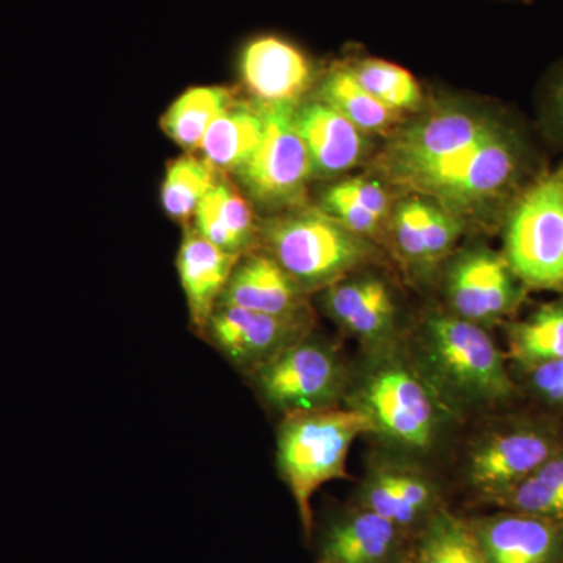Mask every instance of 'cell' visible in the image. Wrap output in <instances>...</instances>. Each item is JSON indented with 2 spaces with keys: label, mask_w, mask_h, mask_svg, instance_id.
<instances>
[{
  "label": "cell",
  "mask_w": 563,
  "mask_h": 563,
  "mask_svg": "<svg viewBox=\"0 0 563 563\" xmlns=\"http://www.w3.org/2000/svg\"><path fill=\"white\" fill-rule=\"evenodd\" d=\"M544 168L517 120L472 150L426 163L388 184L468 221L503 222L515 199Z\"/></svg>",
  "instance_id": "6da1fadb"
},
{
  "label": "cell",
  "mask_w": 563,
  "mask_h": 563,
  "mask_svg": "<svg viewBox=\"0 0 563 563\" xmlns=\"http://www.w3.org/2000/svg\"><path fill=\"white\" fill-rule=\"evenodd\" d=\"M258 247L306 292L331 287L358 272L374 255L368 240L309 203L263 218Z\"/></svg>",
  "instance_id": "7a4b0ae2"
},
{
  "label": "cell",
  "mask_w": 563,
  "mask_h": 563,
  "mask_svg": "<svg viewBox=\"0 0 563 563\" xmlns=\"http://www.w3.org/2000/svg\"><path fill=\"white\" fill-rule=\"evenodd\" d=\"M361 409H324L287 415L277 433V462L290 488L307 536L312 532V498L321 485L346 476L352 443L373 431Z\"/></svg>",
  "instance_id": "3957f363"
},
{
  "label": "cell",
  "mask_w": 563,
  "mask_h": 563,
  "mask_svg": "<svg viewBox=\"0 0 563 563\" xmlns=\"http://www.w3.org/2000/svg\"><path fill=\"white\" fill-rule=\"evenodd\" d=\"M420 361L440 395L457 404L499 401L512 393L503 355L477 322L432 314L422 324Z\"/></svg>",
  "instance_id": "277c9868"
},
{
  "label": "cell",
  "mask_w": 563,
  "mask_h": 563,
  "mask_svg": "<svg viewBox=\"0 0 563 563\" xmlns=\"http://www.w3.org/2000/svg\"><path fill=\"white\" fill-rule=\"evenodd\" d=\"M503 229V255L518 282L533 290H563V158L515 199Z\"/></svg>",
  "instance_id": "5b68a950"
},
{
  "label": "cell",
  "mask_w": 563,
  "mask_h": 563,
  "mask_svg": "<svg viewBox=\"0 0 563 563\" xmlns=\"http://www.w3.org/2000/svg\"><path fill=\"white\" fill-rule=\"evenodd\" d=\"M396 128L379 158L385 179L472 150L501 132L515 118L501 109L465 101H442Z\"/></svg>",
  "instance_id": "8992f818"
},
{
  "label": "cell",
  "mask_w": 563,
  "mask_h": 563,
  "mask_svg": "<svg viewBox=\"0 0 563 563\" xmlns=\"http://www.w3.org/2000/svg\"><path fill=\"white\" fill-rule=\"evenodd\" d=\"M258 106L265 117V135L261 146L232 179L252 207L266 218L306 206L312 174L306 146L296 128L298 106Z\"/></svg>",
  "instance_id": "52a82bcc"
},
{
  "label": "cell",
  "mask_w": 563,
  "mask_h": 563,
  "mask_svg": "<svg viewBox=\"0 0 563 563\" xmlns=\"http://www.w3.org/2000/svg\"><path fill=\"white\" fill-rule=\"evenodd\" d=\"M250 379L262 401L287 417L331 409L342 391L344 373L335 352L307 335Z\"/></svg>",
  "instance_id": "ba28073f"
},
{
  "label": "cell",
  "mask_w": 563,
  "mask_h": 563,
  "mask_svg": "<svg viewBox=\"0 0 563 563\" xmlns=\"http://www.w3.org/2000/svg\"><path fill=\"white\" fill-rule=\"evenodd\" d=\"M310 313L277 317L218 303L199 339L247 376L309 335Z\"/></svg>",
  "instance_id": "9c48e42d"
},
{
  "label": "cell",
  "mask_w": 563,
  "mask_h": 563,
  "mask_svg": "<svg viewBox=\"0 0 563 563\" xmlns=\"http://www.w3.org/2000/svg\"><path fill=\"white\" fill-rule=\"evenodd\" d=\"M361 410L368 415L374 429L404 446L422 450L435 435L437 409L431 390L420 377L396 363L368 377Z\"/></svg>",
  "instance_id": "30bf717a"
},
{
  "label": "cell",
  "mask_w": 563,
  "mask_h": 563,
  "mask_svg": "<svg viewBox=\"0 0 563 563\" xmlns=\"http://www.w3.org/2000/svg\"><path fill=\"white\" fill-rule=\"evenodd\" d=\"M236 69L251 101L299 106L317 84V68L309 52L276 32L244 40L236 54Z\"/></svg>",
  "instance_id": "8fae6325"
},
{
  "label": "cell",
  "mask_w": 563,
  "mask_h": 563,
  "mask_svg": "<svg viewBox=\"0 0 563 563\" xmlns=\"http://www.w3.org/2000/svg\"><path fill=\"white\" fill-rule=\"evenodd\" d=\"M520 285L504 255L490 247L463 252L446 277L448 299L454 314L477 324L512 312L521 299Z\"/></svg>",
  "instance_id": "7c38bea8"
},
{
  "label": "cell",
  "mask_w": 563,
  "mask_h": 563,
  "mask_svg": "<svg viewBox=\"0 0 563 563\" xmlns=\"http://www.w3.org/2000/svg\"><path fill=\"white\" fill-rule=\"evenodd\" d=\"M296 128L306 146L312 180H336L368 155L369 135L328 103L310 99L296 107Z\"/></svg>",
  "instance_id": "4fadbf2b"
},
{
  "label": "cell",
  "mask_w": 563,
  "mask_h": 563,
  "mask_svg": "<svg viewBox=\"0 0 563 563\" xmlns=\"http://www.w3.org/2000/svg\"><path fill=\"white\" fill-rule=\"evenodd\" d=\"M307 295L268 252L257 247L239 258L220 303L292 317L310 313Z\"/></svg>",
  "instance_id": "5bb4252c"
},
{
  "label": "cell",
  "mask_w": 563,
  "mask_h": 563,
  "mask_svg": "<svg viewBox=\"0 0 563 563\" xmlns=\"http://www.w3.org/2000/svg\"><path fill=\"white\" fill-rule=\"evenodd\" d=\"M324 312L363 343L387 339L396 325L398 307L390 287L372 274L347 276L324 288Z\"/></svg>",
  "instance_id": "9a60e30c"
},
{
  "label": "cell",
  "mask_w": 563,
  "mask_h": 563,
  "mask_svg": "<svg viewBox=\"0 0 563 563\" xmlns=\"http://www.w3.org/2000/svg\"><path fill=\"white\" fill-rule=\"evenodd\" d=\"M240 257L242 255L229 254L207 242L190 224L185 225L176 268L196 335L201 336L207 321L220 303Z\"/></svg>",
  "instance_id": "2e32d148"
},
{
  "label": "cell",
  "mask_w": 563,
  "mask_h": 563,
  "mask_svg": "<svg viewBox=\"0 0 563 563\" xmlns=\"http://www.w3.org/2000/svg\"><path fill=\"white\" fill-rule=\"evenodd\" d=\"M551 443L537 432L503 433L477 446L470 457V483L476 490L510 492L551 459Z\"/></svg>",
  "instance_id": "e0dca14e"
},
{
  "label": "cell",
  "mask_w": 563,
  "mask_h": 563,
  "mask_svg": "<svg viewBox=\"0 0 563 563\" xmlns=\"http://www.w3.org/2000/svg\"><path fill=\"white\" fill-rule=\"evenodd\" d=\"M472 526L488 563H554L561 554V532L544 518L498 515Z\"/></svg>",
  "instance_id": "ac0fdd59"
},
{
  "label": "cell",
  "mask_w": 563,
  "mask_h": 563,
  "mask_svg": "<svg viewBox=\"0 0 563 563\" xmlns=\"http://www.w3.org/2000/svg\"><path fill=\"white\" fill-rule=\"evenodd\" d=\"M190 225L207 242L229 254L243 255L258 247L261 221L250 199L228 174L220 173L192 214Z\"/></svg>",
  "instance_id": "d6986e66"
},
{
  "label": "cell",
  "mask_w": 563,
  "mask_h": 563,
  "mask_svg": "<svg viewBox=\"0 0 563 563\" xmlns=\"http://www.w3.org/2000/svg\"><path fill=\"white\" fill-rule=\"evenodd\" d=\"M265 129L261 106L239 98L210 125L198 155L218 173L235 176L261 146Z\"/></svg>",
  "instance_id": "ffe728a7"
},
{
  "label": "cell",
  "mask_w": 563,
  "mask_h": 563,
  "mask_svg": "<svg viewBox=\"0 0 563 563\" xmlns=\"http://www.w3.org/2000/svg\"><path fill=\"white\" fill-rule=\"evenodd\" d=\"M401 528L368 509L346 515L322 539V561L391 563L401 543Z\"/></svg>",
  "instance_id": "44dd1931"
},
{
  "label": "cell",
  "mask_w": 563,
  "mask_h": 563,
  "mask_svg": "<svg viewBox=\"0 0 563 563\" xmlns=\"http://www.w3.org/2000/svg\"><path fill=\"white\" fill-rule=\"evenodd\" d=\"M236 99V91L224 85L188 88L163 113L162 131L185 154H198L210 125Z\"/></svg>",
  "instance_id": "7402d4cb"
},
{
  "label": "cell",
  "mask_w": 563,
  "mask_h": 563,
  "mask_svg": "<svg viewBox=\"0 0 563 563\" xmlns=\"http://www.w3.org/2000/svg\"><path fill=\"white\" fill-rule=\"evenodd\" d=\"M314 99L328 103L368 135L398 128L402 117L369 95L355 79L346 60L335 62L325 70L318 81Z\"/></svg>",
  "instance_id": "603a6c76"
},
{
  "label": "cell",
  "mask_w": 563,
  "mask_h": 563,
  "mask_svg": "<svg viewBox=\"0 0 563 563\" xmlns=\"http://www.w3.org/2000/svg\"><path fill=\"white\" fill-rule=\"evenodd\" d=\"M435 504L432 485L417 474L380 472L363 492V509L380 515L398 528L417 525L431 514Z\"/></svg>",
  "instance_id": "cb8c5ba5"
},
{
  "label": "cell",
  "mask_w": 563,
  "mask_h": 563,
  "mask_svg": "<svg viewBox=\"0 0 563 563\" xmlns=\"http://www.w3.org/2000/svg\"><path fill=\"white\" fill-rule=\"evenodd\" d=\"M412 563H488L472 523L450 512H435L426 521Z\"/></svg>",
  "instance_id": "d4e9b609"
},
{
  "label": "cell",
  "mask_w": 563,
  "mask_h": 563,
  "mask_svg": "<svg viewBox=\"0 0 563 563\" xmlns=\"http://www.w3.org/2000/svg\"><path fill=\"white\" fill-rule=\"evenodd\" d=\"M220 173L198 154H184L166 166L161 201L169 220L181 228L190 224L199 203L211 190Z\"/></svg>",
  "instance_id": "484cf974"
},
{
  "label": "cell",
  "mask_w": 563,
  "mask_h": 563,
  "mask_svg": "<svg viewBox=\"0 0 563 563\" xmlns=\"http://www.w3.org/2000/svg\"><path fill=\"white\" fill-rule=\"evenodd\" d=\"M358 84L396 113H417L422 109L424 96L410 70L383 58H346Z\"/></svg>",
  "instance_id": "4316f807"
},
{
  "label": "cell",
  "mask_w": 563,
  "mask_h": 563,
  "mask_svg": "<svg viewBox=\"0 0 563 563\" xmlns=\"http://www.w3.org/2000/svg\"><path fill=\"white\" fill-rule=\"evenodd\" d=\"M510 343L515 357L526 363L561 361L563 358V306L550 303L537 310L528 320L514 325Z\"/></svg>",
  "instance_id": "83f0119b"
},
{
  "label": "cell",
  "mask_w": 563,
  "mask_h": 563,
  "mask_svg": "<svg viewBox=\"0 0 563 563\" xmlns=\"http://www.w3.org/2000/svg\"><path fill=\"white\" fill-rule=\"evenodd\" d=\"M509 501L521 514L548 521H563V457L550 459L509 492Z\"/></svg>",
  "instance_id": "f1b7e54d"
},
{
  "label": "cell",
  "mask_w": 563,
  "mask_h": 563,
  "mask_svg": "<svg viewBox=\"0 0 563 563\" xmlns=\"http://www.w3.org/2000/svg\"><path fill=\"white\" fill-rule=\"evenodd\" d=\"M466 222L439 203L424 198L422 206V243L424 265L439 262L461 239Z\"/></svg>",
  "instance_id": "f546056e"
},
{
  "label": "cell",
  "mask_w": 563,
  "mask_h": 563,
  "mask_svg": "<svg viewBox=\"0 0 563 563\" xmlns=\"http://www.w3.org/2000/svg\"><path fill=\"white\" fill-rule=\"evenodd\" d=\"M422 206L424 198L406 195L393 206L390 221L396 247L406 261L424 265V243H422Z\"/></svg>",
  "instance_id": "4dcf8cb0"
},
{
  "label": "cell",
  "mask_w": 563,
  "mask_h": 563,
  "mask_svg": "<svg viewBox=\"0 0 563 563\" xmlns=\"http://www.w3.org/2000/svg\"><path fill=\"white\" fill-rule=\"evenodd\" d=\"M325 190L346 201L357 203L363 209L383 218L384 221L390 218L391 195L380 180L372 177H346V179L332 181Z\"/></svg>",
  "instance_id": "1f68e13d"
},
{
  "label": "cell",
  "mask_w": 563,
  "mask_h": 563,
  "mask_svg": "<svg viewBox=\"0 0 563 563\" xmlns=\"http://www.w3.org/2000/svg\"><path fill=\"white\" fill-rule=\"evenodd\" d=\"M320 209L325 213L331 214L333 220L339 221L344 228L350 229L351 232L357 233L363 239L376 235L383 228V218L372 213L357 203L346 201L340 196L332 195L331 191L322 190L320 195Z\"/></svg>",
  "instance_id": "d6a6232c"
},
{
  "label": "cell",
  "mask_w": 563,
  "mask_h": 563,
  "mask_svg": "<svg viewBox=\"0 0 563 563\" xmlns=\"http://www.w3.org/2000/svg\"><path fill=\"white\" fill-rule=\"evenodd\" d=\"M540 114L544 133L563 150V63L547 81Z\"/></svg>",
  "instance_id": "836d02e7"
},
{
  "label": "cell",
  "mask_w": 563,
  "mask_h": 563,
  "mask_svg": "<svg viewBox=\"0 0 563 563\" xmlns=\"http://www.w3.org/2000/svg\"><path fill=\"white\" fill-rule=\"evenodd\" d=\"M533 387L550 401H563V358L539 363L532 373Z\"/></svg>",
  "instance_id": "e575fe53"
},
{
  "label": "cell",
  "mask_w": 563,
  "mask_h": 563,
  "mask_svg": "<svg viewBox=\"0 0 563 563\" xmlns=\"http://www.w3.org/2000/svg\"><path fill=\"white\" fill-rule=\"evenodd\" d=\"M320 563H329V562H325V561H321Z\"/></svg>",
  "instance_id": "d590c367"
}]
</instances>
